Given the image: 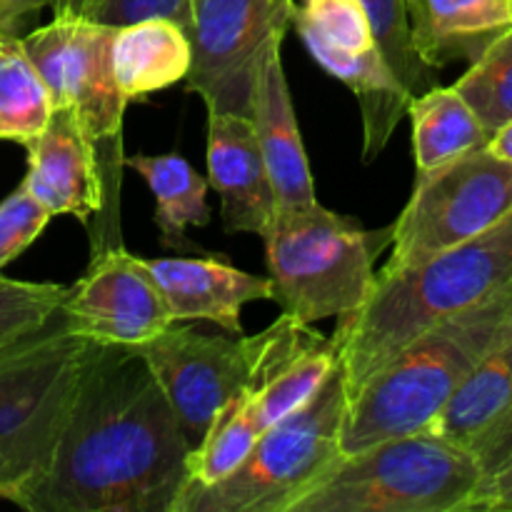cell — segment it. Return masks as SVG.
<instances>
[{
	"label": "cell",
	"mask_w": 512,
	"mask_h": 512,
	"mask_svg": "<svg viewBox=\"0 0 512 512\" xmlns=\"http://www.w3.org/2000/svg\"><path fill=\"white\" fill-rule=\"evenodd\" d=\"M193 443L133 345L93 343L30 512H173Z\"/></svg>",
	"instance_id": "6da1fadb"
},
{
	"label": "cell",
	"mask_w": 512,
	"mask_h": 512,
	"mask_svg": "<svg viewBox=\"0 0 512 512\" xmlns=\"http://www.w3.org/2000/svg\"><path fill=\"white\" fill-rule=\"evenodd\" d=\"M512 285V215L488 233L413 268L380 270L368 300L338 318L345 388L353 395L418 335L488 303Z\"/></svg>",
	"instance_id": "7a4b0ae2"
},
{
	"label": "cell",
	"mask_w": 512,
	"mask_h": 512,
	"mask_svg": "<svg viewBox=\"0 0 512 512\" xmlns=\"http://www.w3.org/2000/svg\"><path fill=\"white\" fill-rule=\"evenodd\" d=\"M512 330V285L405 345L348 395L343 455L428 428L473 365Z\"/></svg>",
	"instance_id": "3957f363"
},
{
	"label": "cell",
	"mask_w": 512,
	"mask_h": 512,
	"mask_svg": "<svg viewBox=\"0 0 512 512\" xmlns=\"http://www.w3.org/2000/svg\"><path fill=\"white\" fill-rule=\"evenodd\" d=\"M260 238L273 300L295 323L313 325L353 313L368 300L375 260L390 248L393 228L365 230L315 200L275 208Z\"/></svg>",
	"instance_id": "277c9868"
},
{
	"label": "cell",
	"mask_w": 512,
	"mask_h": 512,
	"mask_svg": "<svg viewBox=\"0 0 512 512\" xmlns=\"http://www.w3.org/2000/svg\"><path fill=\"white\" fill-rule=\"evenodd\" d=\"M483 480L468 448L420 430L343 455L290 512H470Z\"/></svg>",
	"instance_id": "5b68a950"
},
{
	"label": "cell",
	"mask_w": 512,
	"mask_h": 512,
	"mask_svg": "<svg viewBox=\"0 0 512 512\" xmlns=\"http://www.w3.org/2000/svg\"><path fill=\"white\" fill-rule=\"evenodd\" d=\"M93 340L60 313L0 348V498L18 503L43 473L70 413Z\"/></svg>",
	"instance_id": "8992f818"
},
{
	"label": "cell",
	"mask_w": 512,
	"mask_h": 512,
	"mask_svg": "<svg viewBox=\"0 0 512 512\" xmlns=\"http://www.w3.org/2000/svg\"><path fill=\"white\" fill-rule=\"evenodd\" d=\"M348 388L343 365L298 413L260 433L245 463L208 488H183L173 512H290L343 460Z\"/></svg>",
	"instance_id": "52a82bcc"
},
{
	"label": "cell",
	"mask_w": 512,
	"mask_h": 512,
	"mask_svg": "<svg viewBox=\"0 0 512 512\" xmlns=\"http://www.w3.org/2000/svg\"><path fill=\"white\" fill-rule=\"evenodd\" d=\"M310 335V325L288 315L250 338L208 335L173 323L138 350L195 445L228 400L250 385L263 388Z\"/></svg>",
	"instance_id": "ba28073f"
},
{
	"label": "cell",
	"mask_w": 512,
	"mask_h": 512,
	"mask_svg": "<svg viewBox=\"0 0 512 512\" xmlns=\"http://www.w3.org/2000/svg\"><path fill=\"white\" fill-rule=\"evenodd\" d=\"M512 215V160L488 145L448 165L418 173L408 205L395 220L383 270L413 268L463 245Z\"/></svg>",
	"instance_id": "9c48e42d"
},
{
	"label": "cell",
	"mask_w": 512,
	"mask_h": 512,
	"mask_svg": "<svg viewBox=\"0 0 512 512\" xmlns=\"http://www.w3.org/2000/svg\"><path fill=\"white\" fill-rule=\"evenodd\" d=\"M295 0H193L188 88L208 113L250 115L255 78L293 25Z\"/></svg>",
	"instance_id": "30bf717a"
},
{
	"label": "cell",
	"mask_w": 512,
	"mask_h": 512,
	"mask_svg": "<svg viewBox=\"0 0 512 512\" xmlns=\"http://www.w3.org/2000/svg\"><path fill=\"white\" fill-rule=\"evenodd\" d=\"M115 28L80 15H53L48 25L20 35V45L43 78L53 108H68L95 148L123 160V118L130 100L110 65Z\"/></svg>",
	"instance_id": "8fae6325"
},
{
	"label": "cell",
	"mask_w": 512,
	"mask_h": 512,
	"mask_svg": "<svg viewBox=\"0 0 512 512\" xmlns=\"http://www.w3.org/2000/svg\"><path fill=\"white\" fill-rule=\"evenodd\" d=\"M68 330L100 345H138L173 325L148 260L123 245L98 248L88 270L65 288L58 308Z\"/></svg>",
	"instance_id": "7c38bea8"
},
{
	"label": "cell",
	"mask_w": 512,
	"mask_h": 512,
	"mask_svg": "<svg viewBox=\"0 0 512 512\" xmlns=\"http://www.w3.org/2000/svg\"><path fill=\"white\" fill-rule=\"evenodd\" d=\"M28 148L23 185L50 218L70 215L88 225L103 213L105 185L98 148L68 108H53L43 133Z\"/></svg>",
	"instance_id": "4fadbf2b"
},
{
	"label": "cell",
	"mask_w": 512,
	"mask_h": 512,
	"mask_svg": "<svg viewBox=\"0 0 512 512\" xmlns=\"http://www.w3.org/2000/svg\"><path fill=\"white\" fill-rule=\"evenodd\" d=\"M208 183L220 195L225 233H265L278 200L250 115L208 113Z\"/></svg>",
	"instance_id": "5bb4252c"
},
{
	"label": "cell",
	"mask_w": 512,
	"mask_h": 512,
	"mask_svg": "<svg viewBox=\"0 0 512 512\" xmlns=\"http://www.w3.org/2000/svg\"><path fill=\"white\" fill-rule=\"evenodd\" d=\"M173 323L210 320L225 333L243 335L240 313L255 300H273V283L218 258L148 260Z\"/></svg>",
	"instance_id": "9a60e30c"
},
{
	"label": "cell",
	"mask_w": 512,
	"mask_h": 512,
	"mask_svg": "<svg viewBox=\"0 0 512 512\" xmlns=\"http://www.w3.org/2000/svg\"><path fill=\"white\" fill-rule=\"evenodd\" d=\"M250 120L258 135L278 208L315 203L318 198H315L313 173L300 138L280 45H273L260 65L253 100H250Z\"/></svg>",
	"instance_id": "2e32d148"
},
{
	"label": "cell",
	"mask_w": 512,
	"mask_h": 512,
	"mask_svg": "<svg viewBox=\"0 0 512 512\" xmlns=\"http://www.w3.org/2000/svg\"><path fill=\"white\" fill-rule=\"evenodd\" d=\"M295 30L305 43L308 53L328 70L333 78L353 90L355 100L363 115V160L373 163L393 138L395 128L408 113L413 95L405 90L398 75L388 65L380 48H370L365 53H348L335 48L325 38H320L310 25L293 18Z\"/></svg>",
	"instance_id": "e0dca14e"
},
{
	"label": "cell",
	"mask_w": 512,
	"mask_h": 512,
	"mask_svg": "<svg viewBox=\"0 0 512 512\" xmlns=\"http://www.w3.org/2000/svg\"><path fill=\"white\" fill-rule=\"evenodd\" d=\"M410 38L428 68L475 60L512 28L510 0H405Z\"/></svg>",
	"instance_id": "ac0fdd59"
},
{
	"label": "cell",
	"mask_w": 512,
	"mask_h": 512,
	"mask_svg": "<svg viewBox=\"0 0 512 512\" xmlns=\"http://www.w3.org/2000/svg\"><path fill=\"white\" fill-rule=\"evenodd\" d=\"M193 60L190 38L180 25L153 18L115 28L110 65L115 83L128 100L170 88L185 80Z\"/></svg>",
	"instance_id": "d6986e66"
},
{
	"label": "cell",
	"mask_w": 512,
	"mask_h": 512,
	"mask_svg": "<svg viewBox=\"0 0 512 512\" xmlns=\"http://www.w3.org/2000/svg\"><path fill=\"white\" fill-rule=\"evenodd\" d=\"M512 398V330L473 365L425 430L470 450Z\"/></svg>",
	"instance_id": "ffe728a7"
},
{
	"label": "cell",
	"mask_w": 512,
	"mask_h": 512,
	"mask_svg": "<svg viewBox=\"0 0 512 512\" xmlns=\"http://www.w3.org/2000/svg\"><path fill=\"white\" fill-rule=\"evenodd\" d=\"M413 123V153L418 173L448 165L463 155L485 148L490 135L463 95L450 88H428L413 95L408 105Z\"/></svg>",
	"instance_id": "44dd1931"
},
{
	"label": "cell",
	"mask_w": 512,
	"mask_h": 512,
	"mask_svg": "<svg viewBox=\"0 0 512 512\" xmlns=\"http://www.w3.org/2000/svg\"><path fill=\"white\" fill-rule=\"evenodd\" d=\"M123 165L133 168L148 183L155 198V225L165 248L185 243V228L208 225V178L198 173L185 158L165 155H130Z\"/></svg>",
	"instance_id": "7402d4cb"
},
{
	"label": "cell",
	"mask_w": 512,
	"mask_h": 512,
	"mask_svg": "<svg viewBox=\"0 0 512 512\" xmlns=\"http://www.w3.org/2000/svg\"><path fill=\"white\" fill-rule=\"evenodd\" d=\"M258 390L260 385H250L218 410L203 438L190 450L183 488H208L233 475L245 463L260 438L253 415Z\"/></svg>",
	"instance_id": "603a6c76"
},
{
	"label": "cell",
	"mask_w": 512,
	"mask_h": 512,
	"mask_svg": "<svg viewBox=\"0 0 512 512\" xmlns=\"http://www.w3.org/2000/svg\"><path fill=\"white\" fill-rule=\"evenodd\" d=\"M338 365L340 353L333 338H323L318 333L310 335L298 353L285 360L255 395L253 415L260 433L305 408L328 383Z\"/></svg>",
	"instance_id": "cb8c5ba5"
},
{
	"label": "cell",
	"mask_w": 512,
	"mask_h": 512,
	"mask_svg": "<svg viewBox=\"0 0 512 512\" xmlns=\"http://www.w3.org/2000/svg\"><path fill=\"white\" fill-rule=\"evenodd\" d=\"M50 113L53 100L20 38L0 35V140L30 145L43 133Z\"/></svg>",
	"instance_id": "d4e9b609"
},
{
	"label": "cell",
	"mask_w": 512,
	"mask_h": 512,
	"mask_svg": "<svg viewBox=\"0 0 512 512\" xmlns=\"http://www.w3.org/2000/svg\"><path fill=\"white\" fill-rule=\"evenodd\" d=\"M453 88L473 108L488 135L512 123V28L470 63Z\"/></svg>",
	"instance_id": "484cf974"
},
{
	"label": "cell",
	"mask_w": 512,
	"mask_h": 512,
	"mask_svg": "<svg viewBox=\"0 0 512 512\" xmlns=\"http://www.w3.org/2000/svg\"><path fill=\"white\" fill-rule=\"evenodd\" d=\"M360 3H363L370 25H373L380 53L385 55L405 90L410 95H420L433 88V68H428L420 60L413 38H410L405 0H360Z\"/></svg>",
	"instance_id": "4316f807"
},
{
	"label": "cell",
	"mask_w": 512,
	"mask_h": 512,
	"mask_svg": "<svg viewBox=\"0 0 512 512\" xmlns=\"http://www.w3.org/2000/svg\"><path fill=\"white\" fill-rule=\"evenodd\" d=\"M63 295L65 285L0 275V348L48 325L58 313Z\"/></svg>",
	"instance_id": "83f0119b"
},
{
	"label": "cell",
	"mask_w": 512,
	"mask_h": 512,
	"mask_svg": "<svg viewBox=\"0 0 512 512\" xmlns=\"http://www.w3.org/2000/svg\"><path fill=\"white\" fill-rule=\"evenodd\" d=\"M295 20H303L320 38L348 53L378 48L373 25L360 0H303L295 8Z\"/></svg>",
	"instance_id": "f1b7e54d"
},
{
	"label": "cell",
	"mask_w": 512,
	"mask_h": 512,
	"mask_svg": "<svg viewBox=\"0 0 512 512\" xmlns=\"http://www.w3.org/2000/svg\"><path fill=\"white\" fill-rule=\"evenodd\" d=\"M50 213L23 183L0 203V270L30 248L48 225Z\"/></svg>",
	"instance_id": "f546056e"
},
{
	"label": "cell",
	"mask_w": 512,
	"mask_h": 512,
	"mask_svg": "<svg viewBox=\"0 0 512 512\" xmlns=\"http://www.w3.org/2000/svg\"><path fill=\"white\" fill-rule=\"evenodd\" d=\"M85 18L108 25V28H125L140 20L163 18L180 25L190 38L193 0H98Z\"/></svg>",
	"instance_id": "4dcf8cb0"
},
{
	"label": "cell",
	"mask_w": 512,
	"mask_h": 512,
	"mask_svg": "<svg viewBox=\"0 0 512 512\" xmlns=\"http://www.w3.org/2000/svg\"><path fill=\"white\" fill-rule=\"evenodd\" d=\"M470 453L475 455L485 478H495L512 468V398L503 413L475 438Z\"/></svg>",
	"instance_id": "1f68e13d"
},
{
	"label": "cell",
	"mask_w": 512,
	"mask_h": 512,
	"mask_svg": "<svg viewBox=\"0 0 512 512\" xmlns=\"http://www.w3.org/2000/svg\"><path fill=\"white\" fill-rule=\"evenodd\" d=\"M470 512H512V468L483 480Z\"/></svg>",
	"instance_id": "d6a6232c"
},
{
	"label": "cell",
	"mask_w": 512,
	"mask_h": 512,
	"mask_svg": "<svg viewBox=\"0 0 512 512\" xmlns=\"http://www.w3.org/2000/svg\"><path fill=\"white\" fill-rule=\"evenodd\" d=\"M43 8H50V0H0V35L20 38L25 23Z\"/></svg>",
	"instance_id": "836d02e7"
},
{
	"label": "cell",
	"mask_w": 512,
	"mask_h": 512,
	"mask_svg": "<svg viewBox=\"0 0 512 512\" xmlns=\"http://www.w3.org/2000/svg\"><path fill=\"white\" fill-rule=\"evenodd\" d=\"M95 3L98 0H50V10H53V15H80V18H85Z\"/></svg>",
	"instance_id": "e575fe53"
},
{
	"label": "cell",
	"mask_w": 512,
	"mask_h": 512,
	"mask_svg": "<svg viewBox=\"0 0 512 512\" xmlns=\"http://www.w3.org/2000/svg\"><path fill=\"white\" fill-rule=\"evenodd\" d=\"M488 150L490 153L500 155V158L512 160V123L505 125V128H500L495 135H490Z\"/></svg>",
	"instance_id": "d590c367"
},
{
	"label": "cell",
	"mask_w": 512,
	"mask_h": 512,
	"mask_svg": "<svg viewBox=\"0 0 512 512\" xmlns=\"http://www.w3.org/2000/svg\"><path fill=\"white\" fill-rule=\"evenodd\" d=\"M510 10H512V0H510Z\"/></svg>",
	"instance_id": "8d00e7d4"
}]
</instances>
